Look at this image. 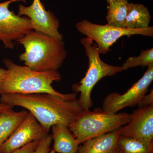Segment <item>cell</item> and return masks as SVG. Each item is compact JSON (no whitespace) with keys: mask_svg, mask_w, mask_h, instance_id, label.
<instances>
[{"mask_svg":"<svg viewBox=\"0 0 153 153\" xmlns=\"http://www.w3.org/2000/svg\"><path fill=\"white\" fill-rule=\"evenodd\" d=\"M0 102L27 110L48 132L55 125L68 127L83 110L78 99L50 94H2Z\"/></svg>","mask_w":153,"mask_h":153,"instance_id":"obj_1","label":"cell"},{"mask_svg":"<svg viewBox=\"0 0 153 153\" xmlns=\"http://www.w3.org/2000/svg\"><path fill=\"white\" fill-rule=\"evenodd\" d=\"M7 73L0 85V94L6 93L20 94L47 93L67 98H77L76 92L63 94L55 90L52 86L59 82L62 76L58 71H37L26 66H20L12 60H3Z\"/></svg>","mask_w":153,"mask_h":153,"instance_id":"obj_2","label":"cell"},{"mask_svg":"<svg viewBox=\"0 0 153 153\" xmlns=\"http://www.w3.org/2000/svg\"><path fill=\"white\" fill-rule=\"evenodd\" d=\"M16 42L25 49L19 59L34 71H57L67 56L63 40L33 30Z\"/></svg>","mask_w":153,"mask_h":153,"instance_id":"obj_3","label":"cell"},{"mask_svg":"<svg viewBox=\"0 0 153 153\" xmlns=\"http://www.w3.org/2000/svg\"><path fill=\"white\" fill-rule=\"evenodd\" d=\"M131 114L111 113L96 108L93 111L83 110L68 126L79 145L91 139L119 129L128 123Z\"/></svg>","mask_w":153,"mask_h":153,"instance_id":"obj_4","label":"cell"},{"mask_svg":"<svg viewBox=\"0 0 153 153\" xmlns=\"http://www.w3.org/2000/svg\"><path fill=\"white\" fill-rule=\"evenodd\" d=\"M92 39L86 37L80 40L88 59V68L85 76L79 82L72 85L74 92L80 93L78 99L83 110L89 109L93 104L91 98L92 89L102 78L112 76L124 71L122 66H115L105 63L100 59L97 45Z\"/></svg>","mask_w":153,"mask_h":153,"instance_id":"obj_5","label":"cell"},{"mask_svg":"<svg viewBox=\"0 0 153 153\" xmlns=\"http://www.w3.org/2000/svg\"><path fill=\"white\" fill-rule=\"evenodd\" d=\"M75 27L78 32L95 41L100 54H105L111 51L110 47L124 36L132 35L152 37L153 27H149L141 30H133L127 28L117 27L108 25H102L83 20L76 23Z\"/></svg>","mask_w":153,"mask_h":153,"instance_id":"obj_6","label":"cell"},{"mask_svg":"<svg viewBox=\"0 0 153 153\" xmlns=\"http://www.w3.org/2000/svg\"><path fill=\"white\" fill-rule=\"evenodd\" d=\"M26 3L27 0H9L0 3V41L7 49H12L15 42L32 31L30 19L16 15L9 9L15 2Z\"/></svg>","mask_w":153,"mask_h":153,"instance_id":"obj_7","label":"cell"},{"mask_svg":"<svg viewBox=\"0 0 153 153\" xmlns=\"http://www.w3.org/2000/svg\"><path fill=\"white\" fill-rule=\"evenodd\" d=\"M153 80V64L148 66L142 77L129 89L120 94L114 92L106 96L102 102V109L106 112L117 113L126 107H133L138 105Z\"/></svg>","mask_w":153,"mask_h":153,"instance_id":"obj_8","label":"cell"},{"mask_svg":"<svg viewBox=\"0 0 153 153\" xmlns=\"http://www.w3.org/2000/svg\"><path fill=\"white\" fill-rule=\"evenodd\" d=\"M18 15L30 19L32 30L60 40L63 36L59 31L60 21L50 10H47L41 0H33L32 4L19 6Z\"/></svg>","mask_w":153,"mask_h":153,"instance_id":"obj_9","label":"cell"},{"mask_svg":"<svg viewBox=\"0 0 153 153\" xmlns=\"http://www.w3.org/2000/svg\"><path fill=\"white\" fill-rule=\"evenodd\" d=\"M49 134L36 118L29 112L17 128L0 147V153H11L26 145L40 141Z\"/></svg>","mask_w":153,"mask_h":153,"instance_id":"obj_10","label":"cell"},{"mask_svg":"<svg viewBox=\"0 0 153 153\" xmlns=\"http://www.w3.org/2000/svg\"><path fill=\"white\" fill-rule=\"evenodd\" d=\"M120 130L123 136L153 141V105L134 110L128 123Z\"/></svg>","mask_w":153,"mask_h":153,"instance_id":"obj_11","label":"cell"},{"mask_svg":"<svg viewBox=\"0 0 153 153\" xmlns=\"http://www.w3.org/2000/svg\"><path fill=\"white\" fill-rule=\"evenodd\" d=\"M120 128L88 140L79 146L77 153H118Z\"/></svg>","mask_w":153,"mask_h":153,"instance_id":"obj_12","label":"cell"},{"mask_svg":"<svg viewBox=\"0 0 153 153\" xmlns=\"http://www.w3.org/2000/svg\"><path fill=\"white\" fill-rule=\"evenodd\" d=\"M53 150L57 153H77L79 145L69 128L62 124L52 126Z\"/></svg>","mask_w":153,"mask_h":153,"instance_id":"obj_13","label":"cell"},{"mask_svg":"<svg viewBox=\"0 0 153 153\" xmlns=\"http://www.w3.org/2000/svg\"><path fill=\"white\" fill-rule=\"evenodd\" d=\"M151 16L146 6L139 4L129 3L125 28L133 30L147 29L149 26Z\"/></svg>","mask_w":153,"mask_h":153,"instance_id":"obj_14","label":"cell"},{"mask_svg":"<svg viewBox=\"0 0 153 153\" xmlns=\"http://www.w3.org/2000/svg\"><path fill=\"white\" fill-rule=\"evenodd\" d=\"M29 113L23 109L15 111L13 109L0 113V147L13 133Z\"/></svg>","mask_w":153,"mask_h":153,"instance_id":"obj_15","label":"cell"},{"mask_svg":"<svg viewBox=\"0 0 153 153\" xmlns=\"http://www.w3.org/2000/svg\"><path fill=\"white\" fill-rule=\"evenodd\" d=\"M128 4V0H110L106 16L107 25L125 28Z\"/></svg>","mask_w":153,"mask_h":153,"instance_id":"obj_16","label":"cell"},{"mask_svg":"<svg viewBox=\"0 0 153 153\" xmlns=\"http://www.w3.org/2000/svg\"><path fill=\"white\" fill-rule=\"evenodd\" d=\"M118 146V153H153V141L120 135Z\"/></svg>","mask_w":153,"mask_h":153,"instance_id":"obj_17","label":"cell"},{"mask_svg":"<svg viewBox=\"0 0 153 153\" xmlns=\"http://www.w3.org/2000/svg\"><path fill=\"white\" fill-rule=\"evenodd\" d=\"M153 64V48L142 50L137 57H128L122 66L124 70L140 66L143 68Z\"/></svg>","mask_w":153,"mask_h":153,"instance_id":"obj_18","label":"cell"},{"mask_svg":"<svg viewBox=\"0 0 153 153\" xmlns=\"http://www.w3.org/2000/svg\"><path fill=\"white\" fill-rule=\"evenodd\" d=\"M52 141V135L48 134L40 140L32 153H57L50 148Z\"/></svg>","mask_w":153,"mask_h":153,"instance_id":"obj_19","label":"cell"},{"mask_svg":"<svg viewBox=\"0 0 153 153\" xmlns=\"http://www.w3.org/2000/svg\"><path fill=\"white\" fill-rule=\"evenodd\" d=\"M39 141H36L30 143L11 153H32L38 146Z\"/></svg>","mask_w":153,"mask_h":153,"instance_id":"obj_20","label":"cell"},{"mask_svg":"<svg viewBox=\"0 0 153 153\" xmlns=\"http://www.w3.org/2000/svg\"><path fill=\"white\" fill-rule=\"evenodd\" d=\"M153 105V90H151L150 92L148 94H145L139 104V107L148 106Z\"/></svg>","mask_w":153,"mask_h":153,"instance_id":"obj_21","label":"cell"},{"mask_svg":"<svg viewBox=\"0 0 153 153\" xmlns=\"http://www.w3.org/2000/svg\"><path fill=\"white\" fill-rule=\"evenodd\" d=\"M14 107L0 102V113L13 109Z\"/></svg>","mask_w":153,"mask_h":153,"instance_id":"obj_22","label":"cell"},{"mask_svg":"<svg viewBox=\"0 0 153 153\" xmlns=\"http://www.w3.org/2000/svg\"><path fill=\"white\" fill-rule=\"evenodd\" d=\"M7 70L6 69L0 67V85L1 84L3 80L5 77Z\"/></svg>","mask_w":153,"mask_h":153,"instance_id":"obj_23","label":"cell"},{"mask_svg":"<svg viewBox=\"0 0 153 153\" xmlns=\"http://www.w3.org/2000/svg\"><path fill=\"white\" fill-rule=\"evenodd\" d=\"M107 3V4H108V3H109V2L110 1V0H106Z\"/></svg>","mask_w":153,"mask_h":153,"instance_id":"obj_24","label":"cell"}]
</instances>
